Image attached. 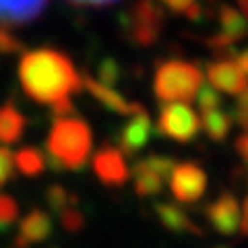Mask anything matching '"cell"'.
I'll list each match as a JSON object with an SVG mask.
<instances>
[{
  "mask_svg": "<svg viewBox=\"0 0 248 248\" xmlns=\"http://www.w3.org/2000/svg\"><path fill=\"white\" fill-rule=\"evenodd\" d=\"M170 188L178 203H199L207 190V174L197 161H180L174 164L170 174Z\"/></svg>",
  "mask_w": 248,
  "mask_h": 248,
  "instance_id": "8992f818",
  "label": "cell"
},
{
  "mask_svg": "<svg viewBox=\"0 0 248 248\" xmlns=\"http://www.w3.org/2000/svg\"><path fill=\"white\" fill-rule=\"evenodd\" d=\"M23 50V42L17 35H13L11 29L0 27V54H17Z\"/></svg>",
  "mask_w": 248,
  "mask_h": 248,
  "instance_id": "d4e9b609",
  "label": "cell"
},
{
  "mask_svg": "<svg viewBox=\"0 0 248 248\" xmlns=\"http://www.w3.org/2000/svg\"><path fill=\"white\" fill-rule=\"evenodd\" d=\"M207 77L213 89H219L223 93H242L248 87V77L240 71V66L234 60V50L230 56H223L219 60L209 62Z\"/></svg>",
  "mask_w": 248,
  "mask_h": 248,
  "instance_id": "8fae6325",
  "label": "cell"
},
{
  "mask_svg": "<svg viewBox=\"0 0 248 248\" xmlns=\"http://www.w3.org/2000/svg\"><path fill=\"white\" fill-rule=\"evenodd\" d=\"M17 217H19L17 201L9 195H0V230H4L13 221H17Z\"/></svg>",
  "mask_w": 248,
  "mask_h": 248,
  "instance_id": "7402d4cb",
  "label": "cell"
},
{
  "mask_svg": "<svg viewBox=\"0 0 248 248\" xmlns=\"http://www.w3.org/2000/svg\"><path fill=\"white\" fill-rule=\"evenodd\" d=\"M201 130V120L186 104H166L157 116V133L176 143L195 141Z\"/></svg>",
  "mask_w": 248,
  "mask_h": 248,
  "instance_id": "5b68a950",
  "label": "cell"
},
{
  "mask_svg": "<svg viewBox=\"0 0 248 248\" xmlns=\"http://www.w3.org/2000/svg\"><path fill=\"white\" fill-rule=\"evenodd\" d=\"M236 118L238 124L242 126L246 133H248V87L242 91V95L238 99V106H236Z\"/></svg>",
  "mask_w": 248,
  "mask_h": 248,
  "instance_id": "4316f807",
  "label": "cell"
},
{
  "mask_svg": "<svg viewBox=\"0 0 248 248\" xmlns=\"http://www.w3.org/2000/svg\"><path fill=\"white\" fill-rule=\"evenodd\" d=\"M205 217L211 223V228L215 232H219L221 236L236 234L240 228V221H242L240 205L232 192H221L215 201H211L205 209Z\"/></svg>",
  "mask_w": 248,
  "mask_h": 248,
  "instance_id": "30bf717a",
  "label": "cell"
},
{
  "mask_svg": "<svg viewBox=\"0 0 248 248\" xmlns=\"http://www.w3.org/2000/svg\"><path fill=\"white\" fill-rule=\"evenodd\" d=\"M164 23L166 15L155 0H135L120 17L122 31L128 35L130 42L141 48H149L159 40Z\"/></svg>",
  "mask_w": 248,
  "mask_h": 248,
  "instance_id": "277c9868",
  "label": "cell"
},
{
  "mask_svg": "<svg viewBox=\"0 0 248 248\" xmlns=\"http://www.w3.org/2000/svg\"><path fill=\"white\" fill-rule=\"evenodd\" d=\"M234 147H236V151H238L240 157H242L246 164H248V133L240 135L236 141H234Z\"/></svg>",
  "mask_w": 248,
  "mask_h": 248,
  "instance_id": "83f0119b",
  "label": "cell"
},
{
  "mask_svg": "<svg viewBox=\"0 0 248 248\" xmlns=\"http://www.w3.org/2000/svg\"><path fill=\"white\" fill-rule=\"evenodd\" d=\"M116 79H118V64L114 60H104L97 71V81L112 87V83H116Z\"/></svg>",
  "mask_w": 248,
  "mask_h": 248,
  "instance_id": "484cf974",
  "label": "cell"
},
{
  "mask_svg": "<svg viewBox=\"0 0 248 248\" xmlns=\"http://www.w3.org/2000/svg\"><path fill=\"white\" fill-rule=\"evenodd\" d=\"M73 4H81V6H108L116 2V0H71Z\"/></svg>",
  "mask_w": 248,
  "mask_h": 248,
  "instance_id": "f546056e",
  "label": "cell"
},
{
  "mask_svg": "<svg viewBox=\"0 0 248 248\" xmlns=\"http://www.w3.org/2000/svg\"><path fill=\"white\" fill-rule=\"evenodd\" d=\"M19 83L33 102L52 108L54 116L73 112V95L83 89V77L73 60L54 48L29 50L19 60Z\"/></svg>",
  "mask_w": 248,
  "mask_h": 248,
  "instance_id": "6da1fadb",
  "label": "cell"
},
{
  "mask_svg": "<svg viewBox=\"0 0 248 248\" xmlns=\"http://www.w3.org/2000/svg\"><path fill=\"white\" fill-rule=\"evenodd\" d=\"M240 228H242V234L248 236V199L244 203V215H242V221H240Z\"/></svg>",
  "mask_w": 248,
  "mask_h": 248,
  "instance_id": "4dcf8cb0",
  "label": "cell"
},
{
  "mask_svg": "<svg viewBox=\"0 0 248 248\" xmlns=\"http://www.w3.org/2000/svg\"><path fill=\"white\" fill-rule=\"evenodd\" d=\"M201 126L205 128V133L209 135L211 141L223 143L232 130V114L217 108V110H209V112H201Z\"/></svg>",
  "mask_w": 248,
  "mask_h": 248,
  "instance_id": "ac0fdd59",
  "label": "cell"
},
{
  "mask_svg": "<svg viewBox=\"0 0 248 248\" xmlns=\"http://www.w3.org/2000/svg\"><path fill=\"white\" fill-rule=\"evenodd\" d=\"M93 147V135L89 124L75 114L54 116L48 139H46V153L52 166L58 170H77L85 168Z\"/></svg>",
  "mask_w": 248,
  "mask_h": 248,
  "instance_id": "7a4b0ae2",
  "label": "cell"
},
{
  "mask_svg": "<svg viewBox=\"0 0 248 248\" xmlns=\"http://www.w3.org/2000/svg\"><path fill=\"white\" fill-rule=\"evenodd\" d=\"M60 221H62V226H64L68 232H79L85 226V217H83V213L75 205L66 207L64 211H60Z\"/></svg>",
  "mask_w": 248,
  "mask_h": 248,
  "instance_id": "cb8c5ba5",
  "label": "cell"
},
{
  "mask_svg": "<svg viewBox=\"0 0 248 248\" xmlns=\"http://www.w3.org/2000/svg\"><path fill=\"white\" fill-rule=\"evenodd\" d=\"M199 108L201 112H209V110H217V108H221V95L217 93L211 85H203V87L199 89Z\"/></svg>",
  "mask_w": 248,
  "mask_h": 248,
  "instance_id": "603a6c76",
  "label": "cell"
},
{
  "mask_svg": "<svg viewBox=\"0 0 248 248\" xmlns=\"http://www.w3.org/2000/svg\"><path fill=\"white\" fill-rule=\"evenodd\" d=\"M15 174H17V166H15V153L9 147L0 145V188L9 184Z\"/></svg>",
  "mask_w": 248,
  "mask_h": 248,
  "instance_id": "44dd1931",
  "label": "cell"
},
{
  "mask_svg": "<svg viewBox=\"0 0 248 248\" xmlns=\"http://www.w3.org/2000/svg\"><path fill=\"white\" fill-rule=\"evenodd\" d=\"M83 87L87 89L104 108H108V110L114 112V114L128 116V118H130V116H135L139 110H143L141 104L128 102V99L124 95H120V93L116 91L114 87L99 83L97 79H93V77H83Z\"/></svg>",
  "mask_w": 248,
  "mask_h": 248,
  "instance_id": "5bb4252c",
  "label": "cell"
},
{
  "mask_svg": "<svg viewBox=\"0 0 248 248\" xmlns=\"http://www.w3.org/2000/svg\"><path fill=\"white\" fill-rule=\"evenodd\" d=\"M27 128V120L23 112L13 102L0 106V143L13 145L23 139Z\"/></svg>",
  "mask_w": 248,
  "mask_h": 248,
  "instance_id": "e0dca14e",
  "label": "cell"
},
{
  "mask_svg": "<svg viewBox=\"0 0 248 248\" xmlns=\"http://www.w3.org/2000/svg\"><path fill=\"white\" fill-rule=\"evenodd\" d=\"M234 60H236V64L240 66V71L248 77V48L242 50V52H234Z\"/></svg>",
  "mask_w": 248,
  "mask_h": 248,
  "instance_id": "f1b7e54d",
  "label": "cell"
},
{
  "mask_svg": "<svg viewBox=\"0 0 248 248\" xmlns=\"http://www.w3.org/2000/svg\"><path fill=\"white\" fill-rule=\"evenodd\" d=\"M159 2L164 4V6H168L172 13L184 15V17L190 19V21H197L201 15H203L199 0H159Z\"/></svg>",
  "mask_w": 248,
  "mask_h": 248,
  "instance_id": "ffe728a7",
  "label": "cell"
},
{
  "mask_svg": "<svg viewBox=\"0 0 248 248\" xmlns=\"http://www.w3.org/2000/svg\"><path fill=\"white\" fill-rule=\"evenodd\" d=\"M174 159L168 155H149L133 168L135 192L139 197H155L164 190L166 178L172 174Z\"/></svg>",
  "mask_w": 248,
  "mask_h": 248,
  "instance_id": "52a82bcc",
  "label": "cell"
},
{
  "mask_svg": "<svg viewBox=\"0 0 248 248\" xmlns=\"http://www.w3.org/2000/svg\"><path fill=\"white\" fill-rule=\"evenodd\" d=\"M91 168H93V174L99 178V182L108 186V188H120V186L128 182V176H130L122 151L114 145L99 147L91 159Z\"/></svg>",
  "mask_w": 248,
  "mask_h": 248,
  "instance_id": "9c48e42d",
  "label": "cell"
},
{
  "mask_svg": "<svg viewBox=\"0 0 248 248\" xmlns=\"http://www.w3.org/2000/svg\"><path fill=\"white\" fill-rule=\"evenodd\" d=\"M203 87L199 64L182 58L159 60L153 75V93L161 104H188Z\"/></svg>",
  "mask_w": 248,
  "mask_h": 248,
  "instance_id": "3957f363",
  "label": "cell"
},
{
  "mask_svg": "<svg viewBox=\"0 0 248 248\" xmlns=\"http://www.w3.org/2000/svg\"><path fill=\"white\" fill-rule=\"evenodd\" d=\"M215 17H217V23H219V29H217L213 35L205 37L203 42L213 52L226 54L236 42L244 40L248 35V23L236 9H232L230 4H221V2L217 4Z\"/></svg>",
  "mask_w": 248,
  "mask_h": 248,
  "instance_id": "ba28073f",
  "label": "cell"
},
{
  "mask_svg": "<svg viewBox=\"0 0 248 248\" xmlns=\"http://www.w3.org/2000/svg\"><path fill=\"white\" fill-rule=\"evenodd\" d=\"M238 2H240V9H242V11H244V15L248 17V0H238Z\"/></svg>",
  "mask_w": 248,
  "mask_h": 248,
  "instance_id": "1f68e13d",
  "label": "cell"
},
{
  "mask_svg": "<svg viewBox=\"0 0 248 248\" xmlns=\"http://www.w3.org/2000/svg\"><path fill=\"white\" fill-rule=\"evenodd\" d=\"M155 215H157V219H159L161 226H164L166 230H170V232H174V234L203 236V230H201L178 205L157 203V205H155Z\"/></svg>",
  "mask_w": 248,
  "mask_h": 248,
  "instance_id": "2e32d148",
  "label": "cell"
},
{
  "mask_svg": "<svg viewBox=\"0 0 248 248\" xmlns=\"http://www.w3.org/2000/svg\"><path fill=\"white\" fill-rule=\"evenodd\" d=\"M215 248H228V246H215Z\"/></svg>",
  "mask_w": 248,
  "mask_h": 248,
  "instance_id": "d6a6232c",
  "label": "cell"
},
{
  "mask_svg": "<svg viewBox=\"0 0 248 248\" xmlns=\"http://www.w3.org/2000/svg\"><path fill=\"white\" fill-rule=\"evenodd\" d=\"M151 139V118L147 110H139L135 116H130L128 122L118 130V149L122 155H137L145 149Z\"/></svg>",
  "mask_w": 248,
  "mask_h": 248,
  "instance_id": "7c38bea8",
  "label": "cell"
},
{
  "mask_svg": "<svg viewBox=\"0 0 248 248\" xmlns=\"http://www.w3.org/2000/svg\"><path fill=\"white\" fill-rule=\"evenodd\" d=\"M15 166L23 176H40L46 170V155L35 147H23L15 153Z\"/></svg>",
  "mask_w": 248,
  "mask_h": 248,
  "instance_id": "d6986e66",
  "label": "cell"
},
{
  "mask_svg": "<svg viewBox=\"0 0 248 248\" xmlns=\"http://www.w3.org/2000/svg\"><path fill=\"white\" fill-rule=\"evenodd\" d=\"M52 234V217L50 213L42 211V209H33L21 219L19 236L15 240L17 248H27L31 244L44 242Z\"/></svg>",
  "mask_w": 248,
  "mask_h": 248,
  "instance_id": "9a60e30c",
  "label": "cell"
},
{
  "mask_svg": "<svg viewBox=\"0 0 248 248\" xmlns=\"http://www.w3.org/2000/svg\"><path fill=\"white\" fill-rule=\"evenodd\" d=\"M48 0H0V27L13 29L35 21L46 11Z\"/></svg>",
  "mask_w": 248,
  "mask_h": 248,
  "instance_id": "4fadbf2b",
  "label": "cell"
}]
</instances>
